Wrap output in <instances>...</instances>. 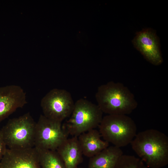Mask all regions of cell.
Here are the masks:
<instances>
[{
    "instance_id": "obj_3",
    "label": "cell",
    "mask_w": 168,
    "mask_h": 168,
    "mask_svg": "<svg viewBox=\"0 0 168 168\" xmlns=\"http://www.w3.org/2000/svg\"><path fill=\"white\" fill-rule=\"evenodd\" d=\"M36 124L29 112L10 119L0 129L6 146L13 149L34 147Z\"/></svg>"
},
{
    "instance_id": "obj_2",
    "label": "cell",
    "mask_w": 168,
    "mask_h": 168,
    "mask_svg": "<svg viewBox=\"0 0 168 168\" xmlns=\"http://www.w3.org/2000/svg\"><path fill=\"white\" fill-rule=\"evenodd\" d=\"M95 97L97 105L103 113L109 115H127L138 105L133 93L119 82L110 81L100 86Z\"/></svg>"
},
{
    "instance_id": "obj_6",
    "label": "cell",
    "mask_w": 168,
    "mask_h": 168,
    "mask_svg": "<svg viewBox=\"0 0 168 168\" xmlns=\"http://www.w3.org/2000/svg\"><path fill=\"white\" fill-rule=\"evenodd\" d=\"M68 135L61 122L41 114L36 122L34 147L56 150L68 138Z\"/></svg>"
},
{
    "instance_id": "obj_1",
    "label": "cell",
    "mask_w": 168,
    "mask_h": 168,
    "mask_svg": "<svg viewBox=\"0 0 168 168\" xmlns=\"http://www.w3.org/2000/svg\"><path fill=\"white\" fill-rule=\"evenodd\" d=\"M130 144L149 168H161L168 164V137L162 132L154 129L140 132Z\"/></svg>"
},
{
    "instance_id": "obj_9",
    "label": "cell",
    "mask_w": 168,
    "mask_h": 168,
    "mask_svg": "<svg viewBox=\"0 0 168 168\" xmlns=\"http://www.w3.org/2000/svg\"><path fill=\"white\" fill-rule=\"evenodd\" d=\"M0 168H41L35 147L24 149L7 148L0 162Z\"/></svg>"
},
{
    "instance_id": "obj_11",
    "label": "cell",
    "mask_w": 168,
    "mask_h": 168,
    "mask_svg": "<svg viewBox=\"0 0 168 168\" xmlns=\"http://www.w3.org/2000/svg\"><path fill=\"white\" fill-rule=\"evenodd\" d=\"M56 151L63 160L65 168H77L82 161L83 155L77 137L68 138Z\"/></svg>"
},
{
    "instance_id": "obj_15",
    "label": "cell",
    "mask_w": 168,
    "mask_h": 168,
    "mask_svg": "<svg viewBox=\"0 0 168 168\" xmlns=\"http://www.w3.org/2000/svg\"><path fill=\"white\" fill-rule=\"evenodd\" d=\"M116 168H149L140 159L133 156L123 154Z\"/></svg>"
},
{
    "instance_id": "obj_16",
    "label": "cell",
    "mask_w": 168,
    "mask_h": 168,
    "mask_svg": "<svg viewBox=\"0 0 168 168\" xmlns=\"http://www.w3.org/2000/svg\"><path fill=\"white\" fill-rule=\"evenodd\" d=\"M6 147L0 129V162L6 152Z\"/></svg>"
},
{
    "instance_id": "obj_14",
    "label": "cell",
    "mask_w": 168,
    "mask_h": 168,
    "mask_svg": "<svg viewBox=\"0 0 168 168\" xmlns=\"http://www.w3.org/2000/svg\"><path fill=\"white\" fill-rule=\"evenodd\" d=\"M36 149L38 152L41 168H65L56 150Z\"/></svg>"
},
{
    "instance_id": "obj_12",
    "label": "cell",
    "mask_w": 168,
    "mask_h": 168,
    "mask_svg": "<svg viewBox=\"0 0 168 168\" xmlns=\"http://www.w3.org/2000/svg\"><path fill=\"white\" fill-rule=\"evenodd\" d=\"M99 131L92 129L78 137L83 155L90 158L96 155L109 146V143L102 140Z\"/></svg>"
},
{
    "instance_id": "obj_7",
    "label": "cell",
    "mask_w": 168,
    "mask_h": 168,
    "mask_svg": "<svg viewBox=\"0 0 168 168\" xmlns=\"http://www.w3.org/2000/svg\"><path fill=\"white\" fill-rule=\"evenodd\" d=\"M74 103L69 92L63 89L54 88L43 97L40 105L45 116L62 122L70 115Z\"/></svg>"
},
{
    "instance_id": "obj_8",
    "label": "cell",
    "mask_w": 168,
    "mask_h": 168,
    "mask_svg": "<svg viewBox=\"0 0 168 168\" xmlns=\"http://www.w3.org/2000/svg\"><path fill=\"white\" fill-rule=\"evenodd\" d=\"M132 43L147 61L155 66L162 63L159 39L154 30L147 28L138 32Z\"/></svg>"
},
{
    "instance_id": "obj_10",
    "label": "cell",
    "mask_w": 168,
    "mask_h": 168,
    "mask_svg": "<svg viewBox=\"0 0 168 168\" xmlns=\"http://www.w3.org/2000/svg\"><path fill=\"white\" fill-rule=\"evenodd\" d=\"M27 103L26 93L20 86L0 87V123Z\"/></svg>"
},
{
    "instance_id": "obj_13",
    "label": "cell",
    "mask_w": 168,
    "mask_h": 168,
    "mask_svg": "<svg viewBox=\"0 0 168 168\" xmlns=\"http://www.w3.org/2000/svg\"><path fill=\"white\" fill-rule=\"evenodd\" d=\"M123 154L120 148L109 146L90 158L88 168H116L118 161Z\"/></svg>"
},
{
    "instance_id": "obj_5",
    "label": "cell",
    "mask_w": 168,
    "mask_h": 168,
    "mask_svg": "<svg viewBox=\"0 0 168 168\" xmlns=\"http://www.w3.org/2000/svg\"><path fill=\"white\" fill-rule=\"evenodd\" d=\"M103 113L97 104L81 98L75 102L69 118L63 126L68 135L78 137L98 127Z\"/></svg>"
},
{
    "instance_id": "obj_4",
    "label": "cell",
    "mask_w": 168,
    "mask_h": 168,
    "mask_svg": "<svg viewBox=\"0 0 168 168\" xmlns=\"http://www.w3.org/2000/svg\"><path fill=\"white\" fill-rule=\"evenodd\" d=\"M98 127L104 140L119 148L130 144L137 134L135 122L126 115L107 114Z\"/></svg>"
},
{
    "instance_id": "obj_17",
    "label": "cell",
    "mask_w": 168,
    "mask_h": 168,
    "mask_svg": "<svg viewBox=\"0 0 168 168\" xmlns=\"http://www.w3.org/2000/svg\"><path fill=\"white\" fill-rule=\"evenodd\" d=\"M77 168H79L78 167Z\"/></svg>"
}]
</instances>
